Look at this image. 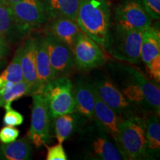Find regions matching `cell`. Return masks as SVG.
I'll use <instances>...</instances> for the list:
<instances>
[{
  "instance_id": "obj_19",
  "label": "cell",
  "mask_w": 160,
  "mask_h": 160,
  "mask_svg": "<svg viewBox=\"0 0 160 160\" xmlns=\"http://www.w3.org/2000/svg\"><path fill=\"white\" fill-rule=\"evenodd\" d=\"M140 57L146 67L154 60L160 59L159 31L156 28L149 26L142 31Z\"/></svg>"
},
{
  "instance_id": "obj_20",
  "label": "cell",
  "mask_w": 160,
  "mask_h": 160,
  "mask_svg": "<svg viewBox=\"0 0 160 160\" xmlns=\"http://www.w3.org/2000/svg\"><path fill=\"white\" fill-rule=\"evenodd\" d=\"M146 152L147 159H157L160 153V125L158 117L149 113L146 118Z\"/></svg>"
},
{
  "instance_id": "obj_22",
  "label": "cell",
  "mask_w": 160,
  "mask_h": 160,
  "mask_svg": "<svg viewBox=\"0 0 160 160\" xmlns=\"http://www.w3.org/2000/svg\"><path fill=\"white\" fill-rule=\"evenodd\" d=\"M21 49L18 48L14 57L7 68L0 75V91L8 86L23 81V75L21 68Z\"/></svg>"
},
{
  "instance_id": "obj_5",
  "label": "cell",
  "mask_w": 160,
  "mask_h": 160,
  "mask_svg": "<svg viewBox=\"0 0 160 160\" xmlns=\"http://www.w3.org/2000/svg\"><path fill=\"white\" fill-rule=\"evenodd\" d=\"M79 146L87 159L121 160L124 157L113 139L96 122L82 130Z\"/></svg>"
},
{
  "instance_id": "obj_12",
  "label": "cell",
  "mask_w": 160,
  "mask_h": 160,
  "mask_svg": "<svg viewBox=\"0 0 160 160\" xmlns=\"http://www.w3.org/2000/svg\"><path fill=\"white\" fill-rule=\"evenodd\" d=\"M72 52L74 65L81 71H91L105 63V56L99 46L82 31L77 36Z\"/></svg>"
},
{
  "instance_id": "obj_27",
  "label": "cell",
  "mask_w": 160,
  "mask_h": 160,
  "mask_svg": "<svg viewBox=\"0 0 160 160\" xmlns=\"http://www.w3.org/2000/svg\"><path fill=\"white\" fill-rule=\"evenodd\" d=\"M47 148L48 153L46 159L47 160H67L68 157L66 155L65 150L63 148L62 143H58L57 145L49 147L45 145Z\"/></svg>"
},
{
  "instance_id": "obj_7",
  "label": "cell",
  "mask_w": 160,
  "mask_h": 160,
  "mask_svg": "<svg viewBox=\"0 0 160 160\" xmlns=\"http://www.w3.org/2000/svg\"><path fill=\"white\" fill-rule=\"evenodd\" d=\"M19 38L48 21L39 0H20L11 5Z\"/></svg>"
},
{
  "instance_id": "obj_6",
  "label": "cell",
  "mask_w": 160,
  "mask_h": 160,
  "mask_svg": "<svg viewBox=\"0 0 160 160\" xmlns=\"http://www.w3.org/2000/svg\"><path fill=\"white\" fill-rule=\"evenodd\" d=\"M40 94L47 102L51 119L74 111L73 84L67 76L52 79Z\"/></svg>"
},
{
  "instance_id": "obj_32",
  "label": "cell",
  "mask_w": 160,
  "mask_h": 160,
  "mask_svg": "<svg viewBox=\"0 0 160 160\" xmlns=\"http://www.w3.org/2000/svg\"><path fill=\"white\" fill-rule=\"evenodd\" d=\"M5 64V61H4L3 59H0V68L4 65Z\"/></svg>"
},
{
  "instance_id": "obj_2",
  "label": "cell",
  "mask_w": 160,
  "mask_h": 160,
  "mask_svg": "<svg viewBox=\"0 0 160 160\" xmlns=\"http://www.w3.org/2000/svg\"><path fill=\"white\" fill-rule=\"evenodd\" d=\"M110 17L108 0H80L76 21L82 31L104 48Z\"/></svg>"
},
{
  "instance_id": "obj_31",
  "label": "cell",
  "mask_w": 160,
  "mask_h": 160,
  "mask_svg": "<svg viewBox=\"0 0 160 160\" xmlns=\"http://www.w3.org/2000/svg\"><path fill=\"white\" fill-rule=\"evenodd\" d=\"M19 1H20V0H4V2H5L8 5H13V4L17 2H19Z\"/></svg>"
},
{
  "instance_id": "obj_16",
  "label": "cell",
  "mask_w": 160,
  "mask_h": 160,
  "mask_svg": "<svg viewBox=\"0 0 160 160\" xmlns=\"http://www.w3.org/2000/svg\"><path fill=\"white\" fill-rule=\"evenodd\" d=\"M50 21L47 32L65 43L73 51L77 36L82 31L77 21L66 17L56 18Z\"/></svg>"
},
{
  "instance_id": "obj_1",
  "label": "cell",
  "mask_w": 160,
  "mask_h": 160,
  "mask_svg": "<svg viewBox=\"0 0 160 160\" xmlns=\"http://www.w3.org/2000/svg\"><path fill=\"white\" fill-rule=\"evenodd\" d=\"M111 80L140 113L160 114L159 86L150 82L139 70L128 65L109 66Z\"/></svg>"
},
{
  "instance_id": "obj_33",
  "label": "cell",
  "mask_w": 160,
  "mask_h": 160,
  "mask_svg": "<svg viewBox=\"0 0 160 160\" xmlns=\"http://www.w3.org/2000/svg\"><path fill=\"white\" fill-rule=\"evenodd\" d=\"M3 1H4V0H0V3H1L2 2H3Z\"/></svg>"
},
{
  "instance_id": "obj_25",
  "label": "cell",
  "mask_w": 160,
  "mask_h": 160,
  "mask_svg": "<svg viewBox=\"0 0 160 160\" xmlns=\"http://www.w3.org/2000/svg\"><path fill=\"white\" fill-rule=\"evenodd\" d=\"M27 95H30V88L25 81L8 86L0 91V107H10L12 102Z\"/></svg>"
},
{
  "instance_id": "obj_28",
  "label": "cell",
  "mask_w": 160,
  "mask_h": 160,
  "mask_svg": "<svg viewBox=\"0 0 160 160\" xmlns=\"http://www.w3.org/2000/svg\"><path fill=\"white\" fill-rule=\"evenodd\" d=\"M19 135V131L13 126L6 125L0 130V141L4 144L15 141Z\"/></svg>"
},
{
  "instance_id": "obj_18",
  "label": "cell",
  "mask_w": 160,
  "mask_h": 160,
  "mask_svg": "<svg viewBox=\"0 0 160 160\" xmlns=\"http://www.w3.org/2000/svg\"><path fill=\"white\" fill-rule=\"evenodd\" d=\"M48 19L59 17L76 20L80 0H39Z\"/></svg>"
},
{
  "instance_id": "obj_23",
  "label": "cell",
  "mask_w": 160,
  "mask_h": 160,
  "mask_svg": "<svg viewBox=\"0 0 160 160\" xmlns=\"http://www.w3.org/2000/svg\"><path fill=\"white\" fill-rule=\"evenodd\" d=\"M15 37H19V35L13 11L11 5L3 1L0 3V38L7 41Z\"/></svg>"
},
{
  "instance_id": "obj_15",
  "label": "cell",
  "mask_w": 160,
  "mask_h": 160,
  "mask_svg": "<svg viewBox=\"0 0 160 160\" xmlns=\"http://www.w3.org/2000/svg\"><path fill=\"white\" fill-rule=\"evenodd\" d=\"M94 118L93 119L99 127L114 141L117 145L118 134H119V124L121 119L116 114L115 112L104 102L98 94L94 88Z\"/></svg>"
},
{
  "instance_id": "obj_4",
  "label": "cell",
  "mask_w": 160,
  "mask_h": 160,
  "mask_svg": "<svg viewBox=\"0 0 160 160\" xmlns=\"http://www.w3.org/2000/svg\"><path fill=\"white\" fill-rule=\"evenodd\" d=\"M117 148L124 159H146V120L142 116L122 119L119 124Z\"/></svg>"
},
{
  "instance_id": "obj_13",
  "label": "cell",
  "mask_w": 160,
  "mask_h": 160,
  "mask_svg": "<svg viewBox=\"0 0 160 160\" xmlns=\"http://www.w3.org/2000/svg\"><path fill=\"white\" fill-rule=\"evenodd\" d=\"M74 111L77 117L84 119L94 118V86L87 78H79L73 85Z\"/></svg>"
},
{
  "instance_id": "obj_24",
  "label": "cell",
  "mask_w": 160,
  "mask_h": 160,
  "mask_svg": "<svg viewBox=\"0 0 160 160\" xmlns=\"http://www.w3.org/2000/svg\"><path fill=\"white\" fill-rule=\"evenodd\" d=\"M53 119L56 137L59 143H63L77 128V116L72 113H66L58 116Z\"/></svg>"
},
{
  "instance_id": "obj_21",
  "label": "cell",
  "mask_w": 160,
  "mask_h": 160,
  "mask_svg": "<svg viewBox=\"0 0 160 160\" xmlns=\"http://www.w3.org/2000/svg\"><path fill=\"white\" fill-rule=\"evenodd\" d=\"M32 157V148L25 138L0 145V159L28 160Z\"/></svg>"
},
{
  "instance_id": "obj_26",
  "label": "cell",
  "mask_w": 160,
  "mask_h": 160,
  "mask_svg": "<svg viewBox=\"0 0 160 160\" xmlns=\"http://www.w3.org/2000/svg\"><path fill=\"white\" fill-rule=\"evenodd\" d=\"M6 110L5 114L4 116L3 122L4 124L8 126H19L23 123V116L14 109L11 108V106L5 108Z\"/></svg>"
},
{
  "instance_id": "obj_30",
  "label": "cell",
  "mask_w": 160,
  "mask_h": 160,
  "mask_svg": "<svg viewBox=\"0 0 160 160\" xmlns=\"http://www.w3.org/2000/svg\"><path fill=\"white\" fill-rule=\"evenodd\" d=\"M10 51L9 45L6 40L0 38V59H3Z\"/></svg>"
},
{
  "instance_id": "obj_11",
  "label": "cell",
  "mask_w": 160,
  "mask_h": 160,
  "mask_svg": "<svg viewBox=\"0 0 160 160\" xmlns=\"http://www.w3.org/2000/svg\"><path fill=\"white\" fill-rule=\"evenodd\" d=\"M33 96L31 123L28 131V139L37 148L48 145L51 142L50 125L51 117L47 102L43 96L36 93Z\"/></svg>"
},
{
  "instance_id": "obj_29",
  "label": "cell",
  "mask_w": 160,
  "mask_h": 160,
  "mask_svg": "<svg viewBox=\"0 0 160 160\" xmlns=\"http://www.w3.org/2000/svg\"><path fill=\"white\" fill-rule=\"evenodd\" d=\"M141 2L152 19H159L160 0H141Z\"/></svg>"
},
{
  "instance_id": "obj_9",
  "label": "cell",
  "mask_w": 160,
  "mask_h": 160,
  "mask_svg": "<svg viewBox=\"0 0 160 160\" xmlns=\"http://www.w3.org/2000/svg\"><path fill=\"white\" fill-rule=\"evenodd\" d=\"M152 19L141 0H120L114 8V25L121 28L144 31Z\"/></svg>"
},
{
  "instance_id": "obj_14",
  "label": "cell",
  "mask_w": 160,
  "mask_h": 160,
  "mask_svg": "<svg viewBox=\"0 0 160 160\" xmlns=\"http://www.w3.org/2000/svg\"><path fill=\"white\" fill-rule=\"evenodd\" d=\"M21 68L25 81L30 88V95L37 93V75L36 68L35 37H28L20 45Z\"/></svg>"
},
{
  "instance_id": "obj_17",
  "label": "cell",
  "mask_w": 160,
  "mask_h": 160,
  "mask_svg": "<svg viewBox=\"0 0 160 160\" xmlns=\"http://www.w3.org/2000/svg\"><path fill=\"white\" fill-rule=\"evenodd\" d=\"M36 42V68L37 75V91L41 93L44 88L49 82L53 79L51 73L48 56L43 45L42 37L38 36L35 37Z\"/></svg>"
},
{
  "instance_id": "obj_3",
  "label": "cell",
  "mask_w": 160,
  "mask_h": 160,
  "mask_svg": "<svg viewBox=\"0 0 160 160\" xmlns=\"http://www.w3.org/2000/svg\"><path fill=\"white\" fill-rule=\"evenodd\" d=\"M142 31L126 30L117 27H108L104 49L115 59L137 64L141 60V45Z\"/></svg>"
},
{
  "instance_id": "obj_10",
  "label": "cell",
  "mask_w": 160,
  "mask_h": 160,
  "mask_svg": "<svg viewBox=\"0 0 160 160\" xmlns=\"http://www.w3.org/2000/svg\"><path fill=\"white\" fill-rule=\"evenodd\" d=\"M42 37L48 56L53 79L70 74L73 71L74 62L73 52L69 46L48 32L42 35Z\"/></svg>"
},
{
  "instance_id": "obj_8",
  "label": "cell",
  "mask_w": 160,
  "mask_h": 160,
  "mask_svg": "<svg viewBox=\"0 0 160 160\" xmlns=\"http://www.w3.org/2000/svg\"><path fill=\"white\" fill-rule=\"evenodd\" d=\"M101 99L121 119L140 116V112L124 97L110 78L100 76L92 82Z\"/></svg>"
}]
</instances>
